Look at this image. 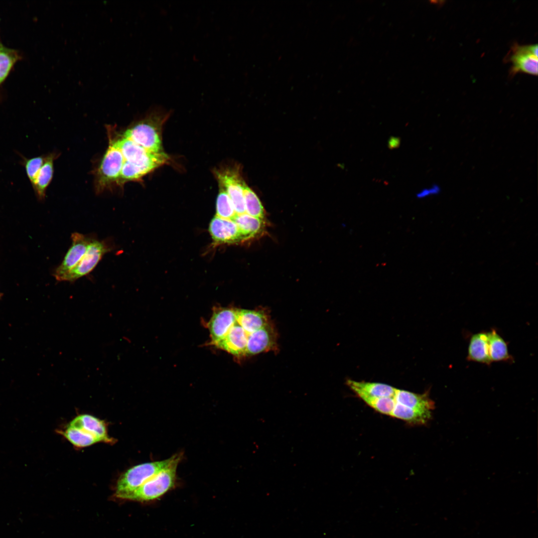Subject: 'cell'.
<instances>
[{
	"mask_svg": "<svg viewBox=\"0 0 538 538\" xmlns=\"http://www.w3.org/2000/svg\"><path fill=\"white\" fill-rule=\"evenodd\" d=\"M168 116V113L155 110L128 129L122 135L149 151L164 152L161 130Z\"/></svg>",
	"mask_w": 538,
	"mask_h": 538,
	"instance_id": "1",
	"label": "cell"
},
{
	"mask_svg": "<svg viewBox=\"0 0 538 538\" xmlns=\"http://www.w3.org/2000/svg\"><path fill=\"white\" fill-rule=\"evenodd\" d=\"M182 456V453L174 454L173 460L167 466L122 499L149 501L163 496L175 485L177 466Z\"/></svg>",
	"mask_w": 538,
	"mask_h": 538,
	"instance_id": "2",
	"label": "cell"
},
{
	"mask_svg": "<svg viewBox=\"0 0 538 538\" xmlns=\"http://www.w3.org/2000/svg\"><path fill=\"white\" fill-rule=\"evenodd\" d=\"M468 356L470 360L488 364L510 358L507 344L495 330L473 335Z\"/></svg>",
	"mask_w": 538,
	"mask_h": 538,
	"instance_id": "3",
	"label": "cell"
},
{
	"mask_svg": "<svg viewBox=\"0 0 538 538\" xmlns=\"http://www.w3.org/2000/svg\"><path fill=\"white\" fill-rule=\"evenodd\" d=\"M112 139L121 151L124 162L131 164L144 175L167 163L169 160L164 152L149 151L122 135Z\"/></svg>",
	"mask_w": 538,
	"mask_h": 538,
	"instance_id": "4",
	"label": "cell"
},
{
	"mask_svg": "<svg viewBox=\"0 0 538 538\" xmlns=\"http://www.w3.org/2000/svg\"><path fill=\"white\" fill-rule=\"evenodd\" d=\"M174 458V455L163 460L138 464L128 469L118 481L116 497L123 499L167 466Z\"/></svg>",
	"mask_w": 538,
	"mask_h": 538,
	"instance_id": "5",
	"label": "cell"
},
{
	"mask_svg": "<svg viewBox=\"0 0 538 538\" xmlns=\"http://www.w3.org/2000/svg\"><path fill=\"white\" fill-rule=\"evenodd\" d=\"M123 163V156L111 137L97 171L95 183L97 193H100L112 183H117Z\"/></svg>",
	"mask_w": 538,
	"mask_h": 538,
	"instance_id": "6",
	"label": "cell"
},
{
	"mask_svg": "<svg viewBox=\"0 0 538 538\" xmlns=\"http://www.w3.org/2000/svg\"><path fill=\"white\" fill-rule=\"evenodd\" d=\"M113 246L109 240L99 241L93 239L81 259L62 279V281L73 282L91 272L103 257L113 250Z\"/></svg>",
	"mask_w": 538,
	"mask_h": 538,
	"instance_id": "7",
	"label": "cell"
},
{
	"mask_svg": "<svg viewBox=\"0 0 538 538\" xmlns=\"http://www.w3.org/2000/svg\"><path fill=\"white\" fill-rule=\"evenodd\" d=\"M215 175L220 186L229 195L236 214L246 213L244 198V187L246 183L242 179L239 171L235 168H225L215 170Z\"/></svg>",
	"mask_w": 538,
	"mask_h": 538,
	"instance_id": "8",
	"label": "cell"
},
{
	"mask_svg": "<svg viewBox=\"0 0 538 538\" xmlns=\"http://www.w3.org/2000/svg\"><path fill=\"white\" fill-rule=\"evenodd\" d=\"M538 45H520L514 44L506 56V61L512 63L510 74L522 72L538 75Z\"/></svg>",
	"mask_w": 538,
	"mask_h": 538,
	"instance_id": "9",
	"label": "cell"
},
{
	"mask_svg": "<svg viewBox=\"0 0 538 538\" xmlns=\"http://www.w3.org/2000/svg\"><path fill=\"white\" fill-rule=\"evenodd\" d=\"M93 238L77 232L71 235L72 245L61 264L55 269L53 275L62 281V278L78 263L85 254L88 246Z\"/></svg>",
	"mask_w": 538,
	"mask_h": 538,
	"instance_id": "10",
	"label": "cell"
},
{
	"mask_svg": "<svg viewBox=\"0 0 538 538\" xmlns=\"http://www.w3.org/2000/svg\"><path fill=\"white\" fill-rule=\"evenodd\" d=\"M236 322V309L215 308L208 323L211 338L210 344L215 345L221 341Z\"/></svg>",
	"mask_w": 538,
	"mask_h": 538,
	"instance_id": "11",
	"label": "cell"
},
{
	"mask_svg": "<svg viewBox=\"0 0 538 538\" xmlns=\"http://www.w3.org/2000/svg\"><path fill=\"white\" fill-rule=\"evenodd\" d=\"M209 231L216 243L232 244L243 241L237 225L232 220L215 216L210 223Z\"/></svg>",
	"mask_w": 538,
	"mask_h": 538,
	"instance_id": "12",
	"label": "cell"
},
{
	"mask_svg": "<svg viewBox=\"0 0 538 538\" xmlns=\"http://www.w3.org/2000/svg\"><path fill=\"white\" fill-rule=\"evenodd\" d=\"M248 334L236 322L226 336L215 346L233 355L240 357L246 355Z\"/></svg>",
	"mask_w": 538,
	"mask_h": 538,
	"instance_id": "13",
	"label": "cell"
},
{
	"mask_svg": "<svg viewBox=\"0 0 538 538\" xmlns=\"http://www.w3.org/2000/svg\"><path fill=\"white\" fill-rule=\"evenodd\" d=\"M275 333L269 324L248 334L246 355H256L272 349L275 346Z\"/></svg>",
	"mask_w": 538,
	"mask_h": 538,
	"instance_id": "14",
	"label": "cell"
},
{
	"mask_svg": "<svg viewBox=\"0 0 538 538\" xmlns=\"http://www.w3.org/2000/svg\"><path fill=\"white\" fill-rule=\"evenodd\" d=\"M348 387L361 399L364 398L394 397L396 389L378 383L359 382L348 380Z\"/></svg>",
	"mask_w": 538,
	"mask_h": 538,
	"instance_id": "15",
	"label": "cell"
},
{
	"mask_svg": "<svg viewBox=\"0 0 538 538\" xmlns=\"http://www.w3.org/2000/svg\"><path fill=\"white\" fill-rule=\"evenodd\" d=\"M68 426L81 429L97 437L100 442H112L103 421L90 414H81L74 418Z\"/></svg>",
	"mask_w": 538,
	"mask_h": 538,
	"instance_id": "16",
	"label": "cell"
},
{
	"mask_svg": "<svg viewBox=\"0 0 538 538\" xmlns=\"http://www.w3.org/2000/svg\"><path fill=\"white\" fill-rule=\"evenodd\" d=\"M236 319L248 334L269 324L267 314L259 310L236 309Z\"/></svg>",
	"mask_w": 538,
	"mask_h": 538,
	"instance_id": "17",
	"label": "cell"
},
{
	"mask_svg": "<svg viewBox=\"0 0 538 538\" xmlns=\"http://www.w3.org/2000/svg\"><path fill=\"white\" fill-rule=\"evenodd\" d=\"M394 398L396 403L416 410L432 412L434 408V402L427 392L418 394L396 389Z\"/></svg>",
	"mask_w": 538,
	"mask_h": 538,
	"instance_id": "18",
	"label": "cell"
},
{
	"mask_svg": "<svg viewBox=\"0 0 538 538\" xmlns=\"http://www.w3.org/2000/svg\"><path fill=\"white\" fill-rule=\"evenodd\" d=\"M55 157L56 154L53 153L45 156L44 163L32 184L36 194L40 200L44 199L46 188L52 180L53 162Z\"/></svg>",
	"mask_w": 538,
	"mask_h": 538,
	"instance_id": "19",
	"label": "cell"
},
{
	"mask_svg": "<svg viewBox=\"0 0 538 538\" xmlns=\"http://www.w3.org/2000/svg\"><path fill=\"white\" fill-rule=\"evenodd\" d=\"M233 220L237 225L243 241L255 237L263 231L264 228L263 219L246 213L236 214Z\"/></svg>",
	"mask_w": 538,
	"mask_h": 538,
	"instance_id": "20",
	"label": "cell"
},
{
	"mask_svg": "<svg viewBox=\"0 0 538 538\" xmlns=\"http://www.w3.org/2000/svg\"><path fill=\"white\" fill-rule=\"evenodd\" d=\"M431 413L416 410L396 403L391 415L410 423L423 424L430 419Z\"/></svg>",
	"mask_w": 538,
	"mask_h": 538,
	"instance_id": "21",
	"label": "cell"
},
{
	"mask_svg": "<svg viewBox=\"0 0 538 538\" xmlns=\"http://www.w3.org/2000/svg\"><path fill=\"white\" fill-rule=\"evenodd\" d=\"M62 434L72 444L79 447L90 446L100 442L94 435L76 427L68 426Z\"/></svg>",
	"mask_w": 538,
	"mask_h": 538,
	"instance_id": "22",
	"label": "cell"
},
{
	"mask_svg": "<svg viewBox=\"0 0 538 538\" xmlns=\"http://www.w3.org/2000/svg\"><path fill=\"white\" fill-rule=\"evenodd\" d=\"M244 198L246 213L263 220L265 216L264 208L256 194L246 183Z\"/></svg>",
	"mask_w": 538,
	"mask_h": 538,
	"instance_id": "23",
	"label": "cell"
},
{
	"mask_svg": "<svg viewBox=\"0 0 538 538\" xmlns=\"http://www.w3.org/2000/svg\"><path fill=\"white\" fill-rule=\"evenodd\" d=\"M220 187L216 201V216L221 218L233 220L236 215L232 202L225 189Z\"/></svg>",
	"mask_w": 538,
	"mask_h": 538,
	"instance_id": "24",
	"label": "cell"
},
{
	"mask_svg": "<svg viewBox=\"0 0 538 538\" xmlns=\"http://www.w3.org/2000/svg\"><path fill=\"white\" fill-rule=\"evenodd\" d=\"M362 400L375 410L390 415L396 403L394 397L364 398Z\"/></svg>",
	"mask_w": 538,
	"mask_h": 538,
	"instance_id": "25",
	"label": "cell"
},
{
	"mask_svg": "<svg viewBox=\"0 0 538 538\" xmlns=\"http://www.w3.org/2000/svg\"><path fill=\"white\" fill-rule=\"evenodd\" d=\"M17 57L13 50L3 47L0 50V84L7 76Z\"/></svg>",
	"mask_w": 538,
	"mask_h": 538,
	"instance_id": "26",
	"label": "cell"
},
{
	"mask_svg": "<svg viewBox=\"0 0 538 538\" xmlns=\"http://www.w3.org/2000/svg\"><path fill=\"white\" fill-rule=\"evenodd\" d=\"M45 158V156H40L25 159L24 165L25 171L31 184L43 165Z\"/></svg>",
	"mask_w": 538,
	"mask_h": 538,
	"instance_id": "27",
	"label": "cell"
},
{
	"mask_svg": "<svg viewBox=\"0 0 538 538\" xmlns=\"http://www.w3.org/2000/svg\"><path fill=\"white\" fill-rule=\"evenodd\" d=\"M440 187L436 184H434L430 188L422 189L416 194V196L419 199L424 198L430 196L437 195L440 193Z\"/></svg>",
	"mask_w": 538,
	"mask_h": 538,
	"instance_id": "28",
	"label": "cell"
},
{
	"mask_svg": "<svg viewBox=\"0 0 538 538\" xmlns=\"http://www.w3.org/2000/svg\"><path fill=\"white\" fill-rule=\"evenodd\" d=\"M400 143L399 138L391 137L389 141V147L390 148H394L398 147Z\"/></svg>",
	"mask_w": 538,
	"mask_h": 538,
	"instance_id": "29",
	"label": "cell"
},
{
	"mask_svg": "<svg viewBox=\"0 0 538 538\" xmlns=\"http://www.w3.org/2000/svg\"><path fill=\"white\" fill-rule=\"evenodd\" d=\"M3 46H2V44H1L0 43V50H1V49H2V48H3Z\"/></svg>",
	"mask_w": 538,
	"mask_h": 538,
	"instance_id": "30",
	"label": "cell"
},
{
	"mask_svg": "<svg viewBox=\"0 0 538 538\" xmlns=\"http://www.w3.org/2000/svg\"><path fill=\"white\" fill-rule=\"evenodd\" d=\"M2 294H1V293H0V298H1V297L2 296Z\"/></svg>",
	"mask_w": 538,
	"mask_h": 538,
	"instance_id": "31",
	"label": "cell"
}]
</instances>
